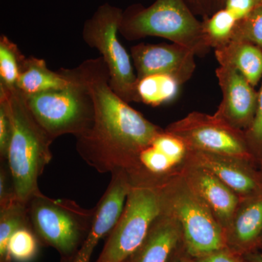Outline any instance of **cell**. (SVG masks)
I'll use <instances>...</instances> for the list:
<instances>
[{
  "instance_id": "cell-1",
  "label": "cell",
  "mask_w": 262,
  "mask_h": 262,
  "mask_svg": "<svg viewBox=\"0 0 262 262\" xmlns=\"http://www.w3.org/2000/svg\"><path fill=\"white\" fill-rule=\"evenodd\" d=\"M75 69L91 95L95 113L91 128L76 138L77 152L101 173L140 170L141 151L163 129L114 92L101 57L85 60Z\"/></svg>"
},
{
  "instance_id": "cell-2",
  "label": "cell",
  "mask_w": 262,
  "mask_h": 262,
  "mask_svg": "<svg viewBox=\"0 0 262 262\" xmlns=\"http://www.w3.org/2000/svg\"><path fill=\"white\" fill-rule=\"evenodd\" d=\"M0 96L6 101L13 125L7 163L15 194L27 203L41 192L38 181L53 158V140L34 118L25 96L17 88L0 85Z\"/></svg>"
},
{
  "instance_id": "cell-3",
  "label": "cell",
  "mask_w": 262,
  "mask_h": 262,
  "mask_svg": "<svg viewBox=\"0 0 262 262\" xmlns=\"http://www.w3.org/2000/svg\"><path fill=\"white\" fill-rule=\"evenodd\" d=\"M130 185L116 225L96 262H123L144 242L165 206V182L141 169L128 173Z\"/></svg>"
},
{
  "instance_id": "cell-4",
  "label": "cell",
  "mask_w": 262,
  "mask_h": 262,
  "mask_svg": "<svg viewBox=\"0 0 262 262\" xmlns=\"http://www.w3.org/2000/svg\"><path fill=\"white\" fill-rule=\"evenodd\" d=\"M194 15L186 0H155L147 8L131 5L123 10L119 33L128 41L164 38L203 56L211 48Z\"/></svg>"
},
{
  "instance_id": "cell-5",
  "label": "cell",
  "mask_w": 262,
  "mask_h": 262,
  "mask_svg": "<svg viewBox=\"0 0 262 262\" xmlns=\"http://www.w3.org/2000/svg\"><path fill=\"white\" fill-rule=\"evenodd\" d=\"M29 225L41 246L56 249L61 262H70L89 235L94 208L70 199H53L37 193L27 202Z\"/></svg>"
},
{
  "instance_id": "cell-6",
  "label": "cell",
  "mask_w": 262,
  "mask_h": 262,
  "mask_svg": "<svg viewBox=\"0 0 262 262\" xmlns=\"http://www.w3.org/2000/svg\"><path fill=\"white\" fill-rule=\"evenodd\" d=\"M70 82L63 89L26 96L34 118L53 141L60 136L78 137L92 126L94 105L89 89L75 68H61Z\"/></svg>"
},
{
  "instance_id": "cell-7",
  "label": "cell",
  "mask_w": 262,
  "mask_h": 262,
  "mask_svg": "<svg viewBox=\"0 0 262 262\" xmlns=\"http://www.w3.org/2000/svg\"><path fill=\"white\" fill-rule=\"evenodd\" d=\"M165 206L180 223L183 246L192 257L228 247L227 232L206 202L182 178L165 182Z\"/></svg>"
},
{
  "instance_id": "cell-8",
  "label": "cell",
  "mask_w": 262,
  "mask_h": 262,
  "mask_svg": "<svg viewBox=\"0 0 262 262\" xmlns=\"http://www.w3.org/2000/svg\"><path fill=\"white\" fill-rule=\"evenodd\" d=\"M123 10L104 3L98 6L82 28L84 42L99 52L110 72L114 92L127 103L139 102L136 92L137 76L130 56L118 38Z\"/></svg>"
},
{
  "instance_id": "cell-9",
  "label": "cell",
  "mask_w": 262,
  "mask_h": 262,
  "mask_svg": "<svg viewBox=\"0 0 262 262\" xmlns=\"http://www.w3.org/2000/svg\"><path fill=\"white\" fill-rule=\"evenodd\" d=\"M165 131L182 139L188 149L225 155L248 163L255 159L245 131L215 115L194 112L170 124Z\"/></svg>"
},
{
  "instance_id": "cell-10",
  "label": "cell",
  "mask_w": 262,
  "mask_h": 262,
  "mask_svg": "<svg viewBox=\"0 0 262 262\" xmlns=\"http://www.w3.org/2000/svg\"><path fill=\"white\" fill-rule=\"evenodd\" d=\"M195 53L179 45L140 43L130 48L137 80L155 74L171 76L183 84L196 70Z\"/></svg>"
},
{
  "instance_id": "cell-11",
  "label": "cell",
  "mask_w": 262,
  "mask_h": 262,
  "mask_svg": "<svg viewBox=\"0 0 262 262\" xmlns=\"http://www.w3.org/2000/svg\"><path fill=\"white\" fill-rule=\"evenodd\" d=\"M112 174L111 181L97 205L89 235L70 262H91L96 246L107 237L121 215L130 189V176L124 170Z\"/></svg>"
},
{
  "instance_id": "cell-12",
  "label": "cell",
  "mask_w": 262,
  "mask_h": 262,
  "mask_svg": "<svg viewBox=\"0 0 262 262\" xmlns=\"http://www.w3.org/2000/svg\"><path fill=\"white\" fill-rule=\"evenodd\" d=\"M215 75L222 91L215 116L239 130H247L256 115L258 93L238 71L220 66Z\"/></svg>"
},
{
  "instance_id": "cell-13",
  "label": "cell",
  "mask_w": 262,
  "mask_h": 262,
  "mask_svg": "<svg viewBox=\"0 0 262 262\" xmlns=\"http://www.w3.org/2000/svg\"><path fill=\"white\" fill-rule=\"evenodd\" d=\"M187 158L191 164L215 174L238 196L248 198L262 189V173L253 170L248 162L193 149H188Z\"/></svg>"
},
{
  "instance_id": "cell-14",
  "label": "cell",
  "mask_w": 262,
  "mask_h": 262,
  "mask_svg": "<svg viewBox=\"0 0 262 262\" xmlns=\"http://www.w3.org/2000/svg\"><path fill=\"white\" fill-rule=\"evenodd\" d=\"M182 178L211 208L226 232L239 204V196L208 169L191 164Z\"/></svg>"
},
{
  "instance_id": "cell-15",
  "label": "cell",
  "mask_w": 262,
  "mask_h": 262,
  "mask_svg": "<svg viewBox=\"0 0 262 262\" xmlns=\"http://www.w3.org/2000/svg\"><path fill=\"white\" fill-rule=\"evenodd\" d=\"M182 243L180 223L165 206L140 247L123 262H168Z\"/></svg>"
},
{
  "instance_id": "cell-16",
  "label": "cell",
  "mask_w": 262,
  "mask_h": 262,
  "mask_svg": "<svg viewBox=\"0 0 262 262\" xmlns=\"http://www.w3.org/2000/svg\"><path fill=\"white\" fill-rule=\"evenodd\" d=\"M228 247L245 253L259 250L262 241V189L244 198L227 229Z\"/></svg>"
},
{
  "instance_id": "cell-17",
  "label": "cell",
  "mask_w": 262,
  "mask_h": 262,
  "mask_svg": "<svg viewBox=\"0 0 262 262\" xmlns=\"http://www.w3.org/2000/svg\"><path fill=\"white\" fill-rule=\"evenodd\" d=\"M214 52L220 66L238 71L251 85H257L262 77L261 48L252 43L232 39Z\"/></svg>"
},
{
  "instance_id": "cell-18",
  "label": "cell",
  "mask_w": 262,
  "mask_h": 262,
  "mask_svg": "<svg viewBox=\"0 0 262 262\" xmlns=\"http://www.w3.org/2000/svg\"><path fill=\"white\" fill-rule=\"evenodd\" d=\"M70 80L62 69L53 72L43 58L27 57L16 88L26 96L64 89Z\"/></svg>"
},
{
  "instance_id": "cell-19",
  "label": "cell",
  "mask_w": 262,
  "mask_h": 262,
  "mask_svg": "<svg viewBox=\"0 0 262 262\" xmlns=\"http://www.w3.org/2000/svg\"><path fill=\"white\" fill-rule=\"evenodd\" d=\"M24 227L30 228L26 202L15 198L0 206V262H12L8 251L10 237Z\"/></svg>"
},
{
  "instance_id": "cell-20",
  "label": "cell",
  "mask_w": 262,
  "mask_h": 262,
  "mask_svg": "<svg viewBox=\"0 0 262 262\" xmlns=\"http://www.w3.org/2000/svg\"><path fill=\"white\" fill-rule=\"evenodd\" d=\"M137 80L136 92L139 102L152 106L171 101L182 85L171 76L163 74L146 76Z\"/></svg>"
},
{
  "instance_id": "cell-21",
  "label": "cell",
  "mask_w": 262,
  "mask_h": 262,
  "mask_svg": "<svg viewBox=\"0 0 262 262\" xmlns=\"http://www.w3.org/2000/svg\"><path fill=\"white\" fill-rule=\"evenodd\" d=\"M27 57L18 46L7 36L0 37V85L7 89L16 88L24 62Z\"/></svg>"
},
{
  "instance_id": "cell-22",
  "label": "cell",
  "mask_w": 262,
  "mask_h": 262,
  "mask_svg": "<svg viewBox=\"0 0 262 262\" xmlns=\"http://www.w3.org/2000/svg\"><path fill=\"white\" fill-rule=\"evenodd\" d=\"M237 20L225 8L218 10L202 21L203 32L207 44L215 48L224 46L232 39Z\"/></svg>"
},
{
  "instance_id": "cell-23",
  "label": "cell",
  "mask_w": 262,
  "mask_h": 262,
  "mask_svg": "<svg viewBox=\"0 0 262 262\" xmlns=\"http://www.w3.org/2000/svg\"><path fill=\"white\" fill-rule=\"evenodd\" d=\"M41 246L37 236L29 227L19 229L10 237L8 251L12 261L29 262L37 255Z\"/></svg>"
},
{
  "instance_id": "cell-24",
  "label": "cell",
  "mask_w": 262,
  "mask_h": 262,
  "mask_svg": "<svg viewBox=\"0 0 262 262\" xmlns=\"http://www.w3.org/2000/svg\"><path fill=\"white\" fill-rule=\"evenodd\" d=\"M232 39L252 43L262 50V5L237 20Z\"/></svg>"
},
{
  "instance_id": "cell-25",
  "label": "cell",
  "mask_w": 262,
  "mask_h": 262,
  "mask_svg": "<svg viewBox=\"0 0 262 262\" xmlns=\"http://www.w3.org/2000/svg\"><path fill=\"white\" fill-rule=\"evenodd\" d=\"M151 145L168 157L175 165L187 158L188 148L185 143L177 136L165 130L155 138Z\"/></svg>"
},
{
  "instance_id": "cell-26",
  "label": "cell",
  "mask_w": 262,
  "mask_h": 262,
  "mask_svg": "<svg viewBox=\"0 0 262 262\" xmlns=\"http://www.w3.org/2000/svg\"><path fill=\"white\" fill-rule=\"evenodd\" d=\"M141 168L152 175L162 177L176 166L168 157L150 144L139 156Z\"/></svg>"
},
{
  "instance_id": "cell-27",
  "label": "cell",
  "mask_w": 262,
  "mask_h": 262,
  "mask_svg": "<svg viewBox=\"0 0 262 262\" xmlns=\"http://www.w3.org/2000/svg\"><path fill=\"white\" fill-rule=\"evenodd\" d=\"M13 134L11 117L6 101L0 96V160L7 161Z\"/></svg>"
},
{
  "instance_id": "cell-28",
  "label": "cell",
  "mask_w": 262,
  "mask_h": 262,
  "mask_svg": "<svg viewBox=\"0 0 262 262\" xmlns=\"http://www.w3.org/2000/svg\"><path fill=\"white\" fill-rule=\"evenodd\" d=\"M248 145L253 154L262 156V85L258 92L257 108L251 126L245 131Z\"/></svg>"
},
{
  "instance_id": "cell-29",
  "label": "cell",
  "mask_w": 262,
  "mask_h": 262,
  "mask_svg": "<svg viewBox=\"0 0 262 262\" xmlns=\"http://www.w3.org/2000/svg\"><path fill=\"white\" fill-rule=\"evenodd\" d=\"M17 198L14 184L7 161L0 165V206Z\"/></svg>"
},
{
  "instance_id": "cell-30",
  "label": "cell",
  "mask_w": 262,
  "mask_h": 262,
  "mask_svg": "<svg viewBox=\"0 0 262 262\" xmlns=\"http://www.w3.org/2000/svg\"><path fill=\"white\" fill-rule=\"evenodd\" d=\"M194 14L203 18L211 16L215 12L225 8V0H186Z\"/></svg>"
},
{
  "instance_id": "cell-31",
  "label": "cell",
  "mask_w": 262,
  "mask_h": 262,
  "mask_svg": "<svg viewBox=\"0 0 262 262\" xmlns=\"http://www.w3.org/2000/svg\"><path fill=\"white\" fill-rule=\"evenodd\" d=\"M196 262H244V255L229 247L195 258Z\"/></svg>"
},
{
  "instance_id": "cell-32",
  "label": "cell",
  "mask_w": 262,
  "mask_h": 262,
  "mask_svg": "<svg viewBox=\"0 0 262 262\" xmlns=\"http://www.w3.org/2000/svg\"><path fill=\"white\" fill-rule=\"evenodd\" d=\"M257 5V0H225L224 8L239 20L249 14Z\"/></svg>"
},
{
  "instance_id": "cell-33",
  "label": "cell",
  "mask_w": 262,
  "mask_h": 262,
  "mask_svg": "<svg viewBox=\"0 0 262 262\" xmlns=\"http://www.w3.org/2000/svg\"><path fill=\"white\" fill-rule=\"evenodd\" d=\"M168 262H196L195 258L192 257L184 249L183 246L182 249L177 251Z\"/></svg>"
},
{
  "instance_id": "cell-34",
  "label": "cell",
  "mask_w": 262,
  "mask_h": 262,
  "mask_svg": "<svg viewBox=\"0 0 262 262\" xmlns=\"http://www.w3.org/2000/svg\"><path fill=\"white\" fill-rule=\"evenodd\" d=\"M244 259V262H262V250L245 253Z\"/></svg>"
},
{
  "instance_id": "cell-35",
  "label": "cell",
  "mask_w": 262,
  "mask_h": 262,
  "mask_svg": "<svg viewBox=\"0 0 262 262\" xmlns=\"http://www.w3.org/2000/svg\"><path fill=\"white\" fill-rule=\"evenodd\" d=\"M258 2V5H262V0H257Z\"/></svg>"
},
{
  "instance_id": "cell-36",
  "label": "cell",
  "mask_w": 262,
  "mask_h": 262,
  "mask_svg": "<svg viewBox=\"0 0 262 262\" xmlns=\"http://www.w3.org/2000/svg\"><path fill=\"white\" fill-rule=\"evenodd\" d=\"M261 173H262V156L261 158Z\"/></svg>"
},
{
  "instance_id": "cell-37",
  "label": "cell",
  "mask_w": 262,
  "mask_h": 262,
  "mask_svg": "<svg viewBox=\"0 0 262 262\" xmlns=\"http://www.w3.org/2000/svg\"><path fill=\"white\" fill-rule=\"evenodd\" d=\"M259 250H262V241H261V246H260Z\"/></svg>"
}]
</instances>
